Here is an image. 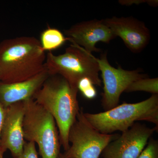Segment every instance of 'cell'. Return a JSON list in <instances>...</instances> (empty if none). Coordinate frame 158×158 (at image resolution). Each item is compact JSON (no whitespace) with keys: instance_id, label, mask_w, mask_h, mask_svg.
Listing matches in <instances>:
<instances>
[{"instance_id":"7c38bea8","label":"cell","mask_w":158,"mask_h":158,"mask_svg":"<svg viewBox=\"0 0 158 158\" xmlns=\"http://www.w3.org/2000/svg\"><path fill=\"white\" fill-rule=\"evenodd\" d=\"M50 76L45 66L40 73L23 81L10 84L0 82V103L5 108L15 103L33 98Z\"/></svg>"},{"instance_id":"9a60e30c","label":"cell","mask_w":158,"mask_h":158,"mask_svg":"<svg viewBox=\"0 0 158 158\" xmlns=\"http://www.w3.org/2000/svg\"><path fill=\"white\" fill-rule=\"evenodd\" d=\"M78 90L81 92L83 96L88 99H93L97 94L93 82L88 77L83 78L79 81L77 85Z\"/></svg>"},{"instance_id":"5bb4252c","label":"cell","mask_w":158,"mask_h":158,"mask_svg":"<svg viewBox=\"0 0 158 158\" xmlns=\"http://www.w3.org/2000/svg\"><path fill=\"white\" fill-rule=\"evenodd\" d=\"M145 91L152 94H158V78L146 77L139 79L131 83L127 87L125 92Z\"/></svg>"},{"instance_id":"ba28073f","label":"cell","mask_w":158,"mask_h":158,"mask_svg":"<svg viewBox=\"0 0 158 158\" xmlns=\"http://www.w3.org/2000/svg\"><path fill=\"white\" fill-rule=\"evenodd\" d=\"M158 127L136 123L111 141L103 151V158H137Z\"/></svg>"},{"instance_id":"ffe728a7","label":"cell","mask_w":158,"mask_h":158,"mask_svg":"<svg viewBox=\"0 0 158 158\" xmlns=\"http://www.w3.org/2000/svg\"><path fill=\"white\" fill-rule=\"evenodd\" d=\"M58 158H70L66 157H65V156L63 155V154H62L60 153V154L59 155V157H58Z\"/></svg>"},{"instance_id":"6da1fadb","label":"cell","mask_w":158,"mask_h":158,"mask_svg":"<svg viewBox=\"0 0 158 158\" xmlns=\"http://www.w3.org/2000/svg\"><path fill=\"white\" fill-rule=\"evenodd\" d=\"M46 55L40 40L33 37L5 40L0 43V82L29 80L45 67Z\"/></svg>"},{"instance_id":"277c9868","label":"cell","mask_w":158,"mask_h":158,"mask_svg":"<svg viewBox=\"0 0 158 158\" xmlns=\"http://www.w3.org/2000/svg\"><path fill=\"white\" fill-rule=\"evenodd\" d=\"M45 65L50 76L59 75L76 87L84 77L90 79L94 85L102 87L96 57L76 44H72L64 53L59 56L49 52L46 56Z\"/></svg>"},{"instance_id":"8fae6325","label":"cell","mask_w":158,"mask_h":158,"mask_svg":"<svg viewBox=\"0 0 158 158\" xmlns=\"http://www.w3.org/2000/svg\"><path fill=\"white\" fill-rule=\"evenodd\" d=\"M103 21L116 37L121 38L125 45L133 53L141 52L149 43V29L144 23L132 16H113Z\"/></svg>"},{"instance_id":"5b68a950","label":"cell","mask_w":158,"mask_h":158,"mask_svg":"<svg viewBox=\"0 0 158 158\" xmlns=\"http://www.w3.org/2000/svg\"><path fill=\"white\" fill-rule=\"evenodd\" d=\"M24 138L37 143L42 158H58L61 147L59 131L52 116L33 98L26 101Z\"/></svg>"},{"instance_id":"d6986e66","label":"cell","mask_w":158,"mask_h":158,"mask_svg":"<svg viewBox=\"0 0 158 158\" xmlns=\"http://www.w3.org/2000/svg\"><path fill=\"white\" fill-rule=\"evenodd\" d=\"M5 109L2 104L0 103V136L2 128L4 117H5ZM1 151V150H0Z\"/></svg>"},{"instance_id":"ac0fdd59","label":"cell","mask_w":158,"mask_h":158,"mask_svg":"<svg viewBox=\"0 0 158 158\" xmlns=\"http://www.w3.org/2000/svg\"><path fill=\"white\" fill-rule=\"evenodd\" d=\"M118 2L120 3L122 5L126 6H131L132 4H141L143 3H147L149 6H153V7H156L158 6V1L156 0H131V1H128V0H120L118 1Z\"/></svg>"},{"instance_id":"30bf717a","label":"cell","mask_w":158,"mask_h":158,"mask_svg":"<svg viewBox=\"0 0 158 158\" xmlns=\"http://www.w3.org/2000/svg\"><path fill=\"white\" fill-rule=\"evenodd\" d=\"M64 33L72 44L81 47L91 54L93 52H101L95 46L98 42L109 44L116 37L105 24L103 19H93L77 23L64 30Z\"/></svg>"},{"instance_id":"e0dca14e","label":"cell","mask_w":158,"mask_h":158,"mask_svg":"<svg viewBox=\"0 0 158 158\" xmlns=\"http://www.w3.org/2000/svg\"><path fill=\"white\" fill-rule=\"evenodd\" d=\"M13 158H38L35 143L32 142H25L21 153Z\"/></svg>"},{"instance_id":"9c48e42d","label":"cell","mask_w":158,"mask_h":158,"mask_svg":"<svg viewBox=\"0 0 158 158\" xmlns=\"http://www.w3.org/2000/svg\"><path fill=\"white\" fill-rule=\"evenodd\" d=\"M5 109L0 136V150L4 153L9 150L14 157L21 153L26 142L23 131L26 101L15 103Z\"/></svg>"},{"instance_id":"7a4b0ae2","label":"cell","mask_w":158,"mask_h":158,"mask_svg":"<svg viewBox=\"0 0 158 158\" xmlns=\"http://www.w3.org/2000/svg\"><path fill=\"white\" fill-rule=\"evenodd\" d=\"M78 90L59 75L50 76L33 99L53 117L59 130L60 143L65 151L69 147V130L80 111Z\"/></svg>"},{"instance_id":"44dd1931","label":"cell","mask_w":158,"mask_h":158,"mask_svg":"<svg viewBox=\"0 0 158 158\" xmlns=\"http://www.w3.org/2000/svg\"><path fill=\"white\" fill-rule=\"evenodd\" d=\"M3 154H4V153L0 151V158H3Z\"/></svg>"},{"instance_id":"2e32d148","label":"cell","mask_w":158,"mask_h":158,"mask_svg":"<svg viewBox=\"0 0 158 158\" xmlns=\"http://www.w3.org/2000/svg\"><path fill=\"white\" fill-rule=\"evenodd\" d=\"M147 146L137 158H158V141L150 138Z\"/></svg>"},{"instance_id":"8992f818","label":"cell","mask_w":158,"mask_h":158,"mask_svg":"<svg viewBox=\"0 0 158 158\" xmlns=\"http://www.w3.org/2000/svg\"><path fill=\"white\" fill-rule=\"evenodd\" d=\"M83 109L80 110L69 134V147L63 155L70 158H99L103 151L116 135L99 132L86 118Z\"/></svg>"},{"instance_id":"52a82bcc","label":"cell","mask_w":158,"mask_h":158,"mask_svg":"<svg viewBox=\"0 0 158 158\" xmlns=\"http://www.w3.org/2000/svg\"><path fill=\"white\" fill-rule=\"evenodd\" d=\"M100 58H96V59L103 82L101 102L106 111L118 106L120 95L132 82L148 77V76L141 73V71L138 69L127 70L123 69L120 65L117 68L113 67L108 61L107 52L102 54Z\"/></svg>"},{"instance_id":"4fadbf2b","label":"cell","mask_w":158,"mask_h":158,"mask_svg":"<svg viewBox=\"0 0 158 158\" xmlns=\"http://www.w3.org/2000/svg\"><path fill=\"white\" fill-rule=\"evenodd\" d=\"M68 38L59 30L49 28L42 32L40 43L43 50L49 52L62 46Z\"/></svg>"},{"instance_id":"3957f363","label":"cell","mask_w":158,"mask_h":158,"mask_svg":"<svg viewBox=\"0 0 158 158\" xmlns=\"http://www.w3.org/2000/svg\"><path fill=\"white\" fill-rule=\"evenodd\" d=\"M88 121L99 132L106 135L128 130L138 121L152 123L158 127V94L135 103L121 105L98 113H85Z\"/></svg>"}]
</instances>
